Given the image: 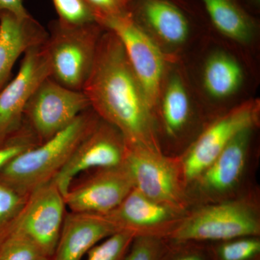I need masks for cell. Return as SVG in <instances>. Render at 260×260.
Returning a JSON list of instances; mask_svg holds the SVG:
<instances>
[{"label": "cell", "mask_w": 260, "mask_h": 260, "mask_svg": "<svg viewBox=\"0 0 260 260\" xmlns=\"http://www.w3.org/2000/svg\"><path fill=\"white\" fill-rule=\"evenodd\" d=\"M126 151V142L122 134L100 118L52 181L64 197L80 173L122 165Z\"/></svg>", "instance_id": "13"}, {"label": "cell", "mask_w": 260, "mask_h": 260, "mask_svg": "<svg viewBox=\"0 0 260 260\" xmlns=\"http://www.w3.org/2000/svg\"><path fill=\"white\" fill-rule=\"evenodd\" d=\"M43 258L45 256L40 248L17 231L12 230L0 246V260H40Z\"/></svg>", "instance_id": "23"}, {"label": "cell", "mask_w": 260, "mask_h": 260, "mask_svg": "<svg viewBox=\"0 0 260 260\" xmlns=\"http://www.w3.org/2000/svg\"><path fill=\"white\" fill-rule=\"evenodd\" d=\"M256 129L249 128L237 135L189 184L191 207L236 199L259 187L254 182L258 155L253 141Z\"/></svg>", "instance_id": "2"}, {"label": "cell", "mask_w": 260, "mask_h": 260, "mask_svg": "<svg viewBox=\"0 0 260 260\" xmlns=\"http://www.w3.org/2000/svg\"><path fill=\"white\" fill-rule=\"evenodd\" d=\"M100 119L85 111L54 137L19 155L0 172V180L25 194L52 181Z\"/></svg>", "instance_id": "3"}, {"label": "cell", "mask_w": 260, "mask_h": 260, "mask_svg": "<svg viewBox=\"0 0 260 260\" xmlns=\"http://www.w3.org/2000/svg\"><path fill=\"white\" fill-rule=\"evenodd\" d=\"M61 23L81 25L98 23L93 10L84 0H52Z\"/></svg>", "instance_id": "27"}, {"label": "cell", "mask_w": 260, "mask_h": 260, "mask_svg": "<svg viewBox=\"0 0 260 260\" xmlns=\"http://www.w3.org/2000/svg\"><path fill=\"white\" fill-rule=\"evenodd\" d=\"M167 239L149 237H135L125 260H160Z\"/></svg>", "instance_id": "28"}, {"label": "cell", "mask_w": 260, "mask_h": 260, "mask_svg": "<svg viewBox=\"0 0 260 260\" xmlns=\"http://www.w3.org/2000/svg\"><path fill=\"white\" fill-rule=\"evenodd\" d=\"M213 260H260V236L208 243Z\"/></svg>", "instance_id": "21"}, {"label": "cell", "mask_w": 260, "mask_h": 260, "mask_svg": "<svg viewBox=\"0 0 260 260\" xmlns=\"http://www.w3.org/2000/svg\"><path fill=\"white\" fill-rule=\"evenodd\" d=\"M185 214L149 199L133 188L120 204L106 215L119 231L135 237L168 239Z\"/></svg>", "instance_id": "16"}, {"label": "cell", "mask_w": 260, "mask_h": 260, "mask_svg": "<svg viewBox=\"0 0 260 260\" xmlns=\"http://www.w3.org/2000/svg\"><path fill=\"white\" fill-rule=\"evenodd\" d=\"M93 10L99 23L103 19L125 14L128 0H84Z\"/></svg>", "instance_id": "29"}, {"label": "cell", "mask_w": 260, "mask_h": 260, "mask_svg": "<svg viewBox=\"0 0 260 260\" xmlns=\"http://www.w3.org/2000/svg\"><path fill=\"white\" fill-rule=\"evenodd\" d=\"M28 196L0 180V246L11 232Z\"/></svg>", "instance_id": "22"}, {"label": "cell", "mask_w": 260, "mask_h": 260, "mask_svg": "<svg viewBox=\"0 0 260 260\" xmlns=\"http://www.w3.org/2000/svg\"><path fill=\"white\" fill-rule=\"evenodd\" d=\"M135 236L126 231H119L93 246L87 253L88 260H125Z\"/></svg>", "instance_id": "24"}, {"label": "cell", "mask_w": 260, "mask_h": 260, "mask_svg": "<svg viewBox=\"0 0 260 260\" xmlns=\"http://www.w3.org/2000/svg\"><path fill=\"white\" fill-rule=\"evenodd\" d=\"M64 195L54 181L29 194L12 230L31 239L44 256L51 259L55 251L66 210Z\"/></svg>", "instance_id": "14"}, {"label": "cell", "mask_w": 260, "mask_h": 260, "mask_svg": "<svg viewBox=\"0 0 260 260\" xmlns=\"http://www.w3.org/2000/svg\"><path fill=\"white\" fill-rule=\"evenodd\" d=\"M2 88H0V90H1Z\"/></svg>", "instance_id": "33"}, {"label": "cell", "mask_w": 260, "mask_h": 260, "mask_svg": "<svg viewBox=\"0 0 260 260\" xmlns=\"http://www.w3.org/2000/svg\"><path fill=\"white\" fill-rule=\"evenodd\" d=\"M246 9L251 13V12H257L259 9L260 0H241Z\"/></svg>", "instance_id": "31"}, {"label": "cell", "mask_w": 260, "mask_h": 260, "mask_svg": "<svg viewBox=\"0 0 260 260\" xmlns=\"http://www.w3.org/2000/svg\"><path fill=\"white\" fill-rule=\"evenodd\" d=\"M82 91L90 107L129 145L160 152L155 112L135 75L120 39L105 28Z\"/></svg>", "instance_id": "1"}, {"label": "cell", "mask_w": 260, "mask_h": 260, "mask_svg": "<svg viewBox=\"0 0 260 260\" xmlns=\"http://www.w3.org/2000/svg\"><path fill=\"white\" fill-rule=\"evenodd\" d=\"M257 101H247L215 116L205 126L190 146L179 156L188 186L206 169L237 135L258 127Z\"/></svg>", "instance_id": "8"}, {"label": "cell", "mask_w": 260, "mask_h": 260, "mask_svg": "<svg viewBox=\"0 0 260 260\" xmlns=\"http://www.w3.org/2000/svg\"><path fill=\"white\" fill-rule=\"evenodd\" d=\"M90 109V102L83 91L67 88L49 77L29 100L24 121L41 144Z\"/></svg>", "instance_id": "10"}, {"label": "cell", "mask_w": 260, "mask_h": 260, "mask_svg": "<svg viewBox=\"0 0 260 260\" xmlns=\"http://www.w3.org/2000/svg\"><path fill=\"white\" fill-rule=\"evenodd\" d=\"M105 30L99 23L73 25L53 20L46 45L51 78L67 88L83 90L95 60L98 44Z\"/></svg>", "instance_id": "6"}, {"label": "cell", "mask_w": 260, "mask_h": 260, "mask_svg": "<svg viewBox=\"0 0 260 260\" xmlns=\"http://www.w3.org/2000/svg\"><path fill=\"white\" fill-rule=\"evenodd\" d=\"M246 236H260L259 187L236 199L191 207L168 239L211 243Z\"/></svg>", "instance_id": "4"}, {"label": "cell", "mask_w": 260, "mask_h": 260, "mask_svg": "<svg viewBox=\"0 0 260 260\" xmlns=\"http://www.w3.org/2000/svg\"><path fill=\"white\" fill-rule=\"evenodd\" d=\"M47 38L48 32L31 15L19 18L8 12L0 14V88L8 83L18 58Z\"/></svg>", "instance_id": "18"}, {"label": "cell", "mask_w": 260, "mask_h": 260, "mask_svg": "<svg viewBox=\"0 0 260 260\" xmlns=\"http://www.w3.org/2000/svg\"><path fill=\"white\" fill-rule=\"evenodd\" d=\"M46 42L34 46L23 54L18 73L0 90V142L21 127L29 100L39 85L51 77Z\"/></svg>", "instance_id": "11"}, {"label": "cell", "mask_w": 260, "mask_h": 260, "mask_svg": "<svg viewBox=\"0 0 260 260\" xmlns=\"http://www.w3.org/2000/svg\"><path fill=\"white\" fill-rule=\"evenodd\" d=\"M117 232V228L106 215L66 213L51 259L81 260L93 246Z\"/></svg>", "instance_id": "17"}, {"label": "cell", "mask_w": 260, "mask_h": 260, "mask_svg": "<svg viewBox=\"0 0 260 260\" xmlns=\"http://www.w3.org/2000/svg\"><path fill=\"white\" fill-rule=\"evenodd\" d=\"M210 25L228 39L248 44L257 32V20L241 0H198Z\"/></svg>", "instance_id": "19"}, {"label": "cell", "mask_w": 260, "mask_h": 260, "mask_svg": "<svg viewBox=\"0 0 260 260\" xmlns=\"http://www.w3.org/2000/svg\"><path fill=\"white\" fill-rule=\"evenodd\" d=\"M160 260H213L209 244L167 239Z\"/></svg>", "instance_id": "26"}, {"label": "cell", "mask_w": 260, "mask_h": 260, "mask_svg": "<svg viewBox=\"0 0 260 260\" xmlns=\"http://www.w3.org/2000/svg\"><path fill=\"white\" fill-rule=\"evenodd\" d=\"M124 164L134 188L149 199L182 214L191 208L179 157L126 143Z\"/></svg>", "instance_id": "5"}, {"label": "cell", "mask_w": 260, "mask_h": 260, "mask_svg": "<svg viewBox=\"0 0 260 260\" xmlns=\"http://www.w3.org/2000/svg\"><path fill=\"white\" fill-rule=\"evenodd\" d=\"M188 0H128L127 13L143 30L168 47H181L203 15Z\"/></svg>", "instance_id": "12"}, {"label": "cell", "mask_w": 260, "mask_h": 260, "mask_svg": "<svg viewBox=\"0 0 260 260\" xmlns=\"http://www.w3.org/2000/svg\"><path fill=\"white\" fill-rule=\"evenodd\" d=\"M40 260H51V259H49V258H43V259Z\"/></svg>", "instance_id": "32"}, {"label": "cell", "mask_w": 260, "mask_h": 260, "mask_svg": "<svg viewBox=\"0 0 260 260\" xmlns=\"http://www.w3.org/2000/svg\"><path fill=\"white\" fill-rule=\"evenodd\" d=\"M39 144L37 137L24 121L18 131L0 142V172L19 155Z\"/></svg>", "instance_id": "25"}, {"label": "cell", "mask_w": 260, "mask_h": 260, "mask_svg": "<svg viewBox=\"0 0 260 260\" xmlns=\"http://www.w3.org/2000/svg\"><path fill=\"white\" fill-rule=\"evenodd\" d=\"M120 39L138 81L154 112L167 75L168 58L153 38L140 27L127 13L99 22Z\"/></svg>", "instance_id": "9"}, {"label": "cell", "mask_w": 260, "mask_h": 260, "mask_svg": "<svg viewBox=\"0 0 260 260\" xmlns=\"http://www.w3.org/2000/svg\"><path fill=\"white\" fill-rule=\"evenodd\" d=\"M133 188L124 164L94 169L93 174L78 185L70 186L64 197L65 204L75 213L106 215L120 204Z\"/></svg>", "instance_id": "15"}, {"label": "cell", "mask_w": 260, "mask_h": 260, "mask_svg": "<svg viewBox=\"0 0 260 260\" xmlns=\"http://www.w3.org/2000/svg\"><path fill=\"white\" fill-rule=\"evenodd\" d=\"M210 121L195 109L180 75L175 73L165 78L155 109L157 137L162 154L180 156Z\"/></svg>", "instance_id": "7"}, {"label": "cell", "mask_w": 260, "mask_h": 260, "mask_svg": "<svg viewBox=\"0 0 260 260\" xmlns=\"http://www.w3.org/2000/svg\"><path fill=\"white\" fill-rule=\"evenodd\" d=\"M5 12L12 13L19 18L30 16L24 6L23 0H0V14Z\"/></svg>", "instance_id": "30"}, {"label": "cell", "mask_w": 260, "mask_h": 260, "mask_svg": "<svg viewBox=\"0 0 260 260\" xmlns=\"http://www.w3.org/2000/svg\"><path fill=\"white\" fill-rule=\"evenodd\" d=\"M244 81V73L239 61L223 51L212 53L203 71V86L214 100H226L237 93Z\"/></svg>", "instance_id": "20"}]
</instances>
